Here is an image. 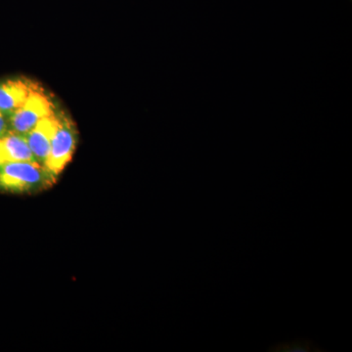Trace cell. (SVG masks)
Returning a JSON list of instances; mask_svg holds the SVG:
<instances>
[{
  "label": "cell",
  "instance_id": "3957f363",
  "mask_svg": "<svg viewBox=\"0 0 352 352\" xmlns=\"http://www.w3.org/2000/svg\"><path fill=\"white\" fill-rule=\"evenodd\" d=\"M76 146L73 126L67 120H60L52 141L50 155L44 166L53 176H57L71 161Z\"/></svg>",
  "mask_w": 352,
  "mask_h": 352
},
{
  "label": "cell",
  "instance_id": "ba28073f",
  "mask_svg": "<svg viewBox=\"0 0 352 352\" xmlns=\"http://www.w3.org/2000/svg\"><path fill=\"white\" fill-rule=\"evenodd\" d=\"M6 133V122L4 119L3 113L0 111V136Z\"/></svg>",
  "mask_w": 352,
  "mask_h": 352
},
{
  "label": "cell",
  "instance_id": "52a82bcc",
  "mask_svg": "<svg viewBox=\"0 0 352 352\" xmlns=\"http://www.w3.org/2000/svg\"><path fill=\"white\" fill-rule=\"evenodd\" d=\"M270 352H323L322 347L317 346L310 339H300L291 342H278L267 349Z\"/></svg>",
  "mask_w": 352,
  "mask_h": 352
},
{
  "label": "cell",
  "instance_id": "6da1fadb",
  "mask_svg": "<svg viewBox=\"0 0 352 352\" xmlns=\"http://www.w3.org/2000/svg\"><path fill=\"white\" fill-rule=\"evenodd\" d=\"M54 176L38 162H13L0 166V190L15 193L41 189Z\"/></svg>",
  "mask_w": 352,
  "mask_h": 352
},
{
  "label": "cell",
  "instance_id": "7a4b0ae2",
  "mask_svg": "<svg viewBox=\"0 0 352 352\" xmlns=\"http://www.w3.org/2000/svg\"><path fill=\"white\" fill-rule=\"evenodd\" d=\"M53 115L52 104L47 96L32 89L24 103L10 115L13 131L25 135L32 127L48 116Z\"/></svg>",
  "mask_w": 352,
  "mask_h": 352
},
{
  "label": "cell",
  "instance_id": "5b68a950",
  "mask_svg": "<svg viewBox=\"0 0 352 352\" xmlns=\"http://www.w3.org/2000/svg\"><path fill=\"white\" fill-rule=\"evenodd\" d=\"M13 162H36L24 135L8 132L0 136V166Z\"/></svg>",
  "mask_w": 352,
  "mask_h": 352
},
{
  "label": "cell",
  "instance_id": "8992f818",
  "mask_svg": "<svg viewBox=\"0 0 352 352\" xmlns=\"http://www.w3.org/2000/svg\"><path fill=\"white\" fill-rule=\"evenodd\" d=\"M32 88L22 80H8L0 83V111L11 115L29 96Z\"/></svg>",
  "mask_w": 352,
  "mask_h": 352
},
{
  "label": "cell",
  "instance_id": "277c9868",
  "mask_svg": "<svg viewBox=\"0 0 352 352\" xmlns=\"http://www.w3.org/2000/svg\"><path fill=\"white\" fill-rule=\"evenodd\" d=\"M59 122L60 120L53 113L39 120L38 124L25 135L34 159L43 166L50 155L51 141L59 126Z\"/></svg>",
  "mask_w": 352,
  "mask_h": 352
}]
</instances>
